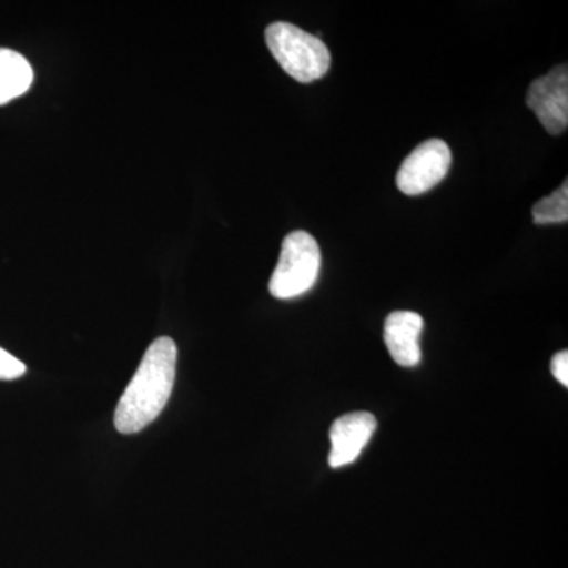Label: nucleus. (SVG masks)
I'll return each instance as SVG.
<instances>
[{"label":"nucleus","instance_id":"obj_5","mask_svg":"<svg viewBox=\"0 0 568 568\" xmlns=\"http://www.w3.org/2000/svg\"><path fill=\"white\" fill-rule=\"evenodd\" d=\"M528 106L548 133L560 134L568 125V70L559 65L530 84Z\"/></svg>","mask_w":568,"mask_h":568},{"label":"nucleus","instance_id":"obj_10","mask_svg":"<svg viewBox=\"0 0 568 568\" xmlns=\"http://www.w3.org/2000/svg\"><path fill=\"white\" fill-rule=\"evenodd\" d=\"M26 365L0 347V381H13L24 376Z\"/></svg>","mask_w":568,"mask_h":568},{"label":"nucleus","instance_id":"obj_6","mask_svg":"<svg viewBox=\"0 0 568 568\" xmlns=\"http://www.w3.org/2000/svg\"><path fill=\"white\" fill-rule=\"evenodd\" d=\"M376 418L369 413H353L339 417L332 425V450L328 455V465L338 467L351 465L369 443L376 432Z\"/></svg>","mask_w":568,"mask_h":568},{"label":"nucleus","instance_id":"obj_4","mask_svg":"<svg viewBox=\"0 0 568 568\" xmlns=\"http://www.w3.org/2000/svg\"><path fill=\"white\" fill-rule=\"evenodd\" d=\"M452 164L450 148L440 140H429L407 155L396 174L399 192L407 196H418L429 192L444 181Z\"/></svg>","mask_w":568,"mask_h":568},{"label":"nucleus","instance_id":"obj_11","mask_svg":"<svg viewBox=\"0 0 568 568\" xmlns=\"http://www.w3.org/2000/svg\"><path fill=\"white\" fill-rule=\"evenodd\" d=\"M551 372L562 386H568V353L556 354L551 361Z\"/></svg>","mask_w":568,"mask_h":568},{"label":"nucleus","instance_id":"obj_9","mask_svg":"<svg viewBox=\"0 0 568 568\" xmlns=\"http://www.w3.org/2000/svg\"><path fill=\"white\" fill-rule=\"evenodd\" d=\"M534 223L552 224L566 223L568 219V185L567 181L555 193L538 201L532 209Z\"/></svg>","mask_w":568,"mask_h":568},{"label":"nucleus","instance_id":"obj_7","mask_svg":"<svg viewBox=\"0 0 568 568\" xmlns=\"http://www.w3.org/2000/svg\"><path fill=\"white\" fill-rule=\"evenodd\" d=\"M424 317L414 312H394L384 324V342L396 364L416 366L420 364V335Z\"/></svg>","mask_w":568,"mask_h":568},{"label":"nucleus","instance_id":"obj_1","mask_svg":"<svg viewBox=\"0 0 568 568\" xmlns=\"http://www.w3.org/2000/svg\"><path fill=\"white\" fill-rule=\"evenodd\" d=\"M178 365V346L162 336L149 346L140 368L115 407L114 425L122 435H136L162 414L170 402Z\"/></svg>","mask_w":568,"mask_h":568},{"label":"nucleus","instance_id":"obj_8","mask_svg":"<svg viewBox=\"0 0 568 568\" xmlns=\"http://www.w3.org/2000/svg\"><path fill=\"white\" fill-rule=\"evenodd\" d=\"M33 70L20 52L0 48V106L31 89Z\"/></svg>","mask_w":568,"mask_h":568},{"label":"nucleus","instance_id":"obj_2","mask_svg":"<svg viewBox=\"0 0 568 568\" xmlns=\"http://www.w3.org/2000/svg\"><path fill=\"white\" fill-rule=\"evenodd\" d=\"M268 50L290 77L313 82L331 69V51L317 36L302 31L290 22H274L265 31Z\"/></svg>","mask_w":568,"mask_h":568},{"label":"nucleus","instance_id":"obj_3","mask_svg":"<svg viewBox=\"0 0 568 568\" xmlns=\"http://www.w3.org/2000/svg\"><path fill=\"white\" fill-rule=\"evenodd\" d=\"M320 245L312 234L294 231L283 241L278 264L272 274L268 291L276 298H295L315 286L321 272Z\"/></svg>","mask_w":568,"mask_h":568}]
</instances>
